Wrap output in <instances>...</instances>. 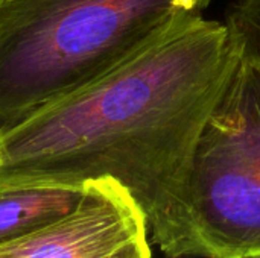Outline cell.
Wrapping results in <instances>:
<instances>
[{
  "instance_id": "1",
  "label": "cell",
  "mask_w": 260,
  "mask_h": 258,
  "mask_svg": "<svg viewBox=\"0 0 260 258\" xmlns=\"http://www.w3.org/2000/svg\"><path fill=\"white\" fill-rule=\"evenodd\" d=\"M238 56L225 23L174 18L107 75L2 131L0 184L113 179L155 231Z\"/></svg>"
},
{
  "instance_id": "2",
  "label": "cell",
  "mask_w": 260,
  "mask_h": 258,
  "mask_svg": "<svg viewBox=\"0 0 260 258\" xmlns=\"http://www.w3.org/2000/svg\"><path fill=\"white\" fill-rule=\"evenodd\" d=\"M213 0H0V132L107 75Z\"/></svg>"
},
{
  "instance_id": "3",
  "label": "cell",
  "mask_w": 260,
  "mask_h": 258,
  "mask_svg": "<svg viewBox=\"0 0 260 258\" xmlns=\"http://www.w3.org/2000/svg\"><path fill=\"white\" fill-rule=\"evenodd\" d=\"M149 239L168 258H260V58L241 46L184 184Z\"/></svg>"
},
{
  "instance_id": "4",
  "label": "cell",
  "mask_w": 260,
  "mask_h": 258,
  "mask_svg": "<svg viewBox=\"0 0 260 258\" xmlns=\"http://www.w3.org/2000/svg\"><path fill=\"white\" fill-rule=\"evenodd\" d=\"M0 258H152L145 213L119 182H85L78 207L52 225L0 245Z\"/></svg>"
},
{
  "instance_id": "5",
  "label": "cell",
  "mask_w": 260,
  "mask_h": 258,
  "mask_svg": "<svg viewBox=\"0 0 260 258\" xmlns=\"http://www.w3.org/2000/svg\"><path fill=\"white\" fill-rule=\"evenodd\" d=\"M84 186L49 182L0 184V245L40 231L72 213Z\"/></svg>"
},
{
  "instance_id": "6",
  "label": "cell",
  "mask_w": 260,
  "mask_h": 258,
  "mask_svg": "<svg viewBox=\"0 0 260 258\" xmlns=\"http://www.w3.org/2000/svg\"><path fill=\"white\" fill-rule=\"evenodd\" d=\"M224 23L244 50L260 58V0H229Z\"/></svg>"
}]
</instances>
